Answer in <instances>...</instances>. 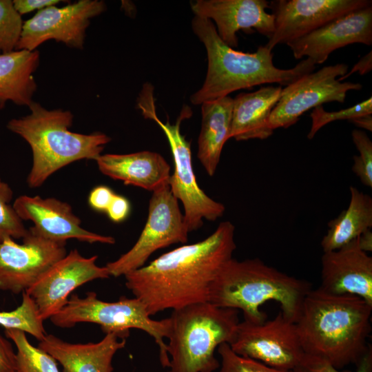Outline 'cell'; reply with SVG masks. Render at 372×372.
I'll list each match as a JSON object with an SVG mask.
<instances>
[{"label": "cell", "mask_w": 372, "mask_h": 372, "mask_svg": "<svg viewBox=\"0 0 372 372\" xmlns=\"http://www.w3.org/2000/svg\"><path fill=\"white\" fill-rule=\"evenodd\" d=\"M372 5L371 0H277L269 2L274 31L265 45L272 50L278 44L304 36L354 10Z\"/></svg>", "instance_id": "9a60e30c"}, {"label": "cell", "mask_w": 372, "mask_h": 372, "mask_svg": "<svg viewBox=\"0 0 372 372\" xmlns=\"http://www.w3.org/2000/svg\"><path fill=\"white\" fill-rule=\"evenodd\" d=\"M194 34L204 44L207 71L201 87L190 96L194 105L223 98L235 91L262 84L285 87L316 65L307 58L291 69H280L273 63L271 50L260 45L253 53L242 52L227 45L218 36L214 23L198 16L192 20Z\"/></svg>", "instance_id": "3957f363"}, {"label": "cell", "mask_w": 372, "mask_h": 372, "mask_svg": "<svg viewBox=\"0 0 372 372\" xmlns=\"http://www.w3.org/2000/svg\"><path fill=\"white\" fill-rule=\"evenodd\" d=\"M311 289L309 282L283 273L259 258L239 261L232 258L213 280L208 302L241 310L244 320L262 323L267 315L260 307L268 301H276L282 315L296 322L303 300Z\"/></svg>", "instance_id": "277c9868"}, {"label": "cell", "mask_w": 372, "mask_h": 372, "mask_svg": "<svg viewBox=\"0 0 372 372\" xmlns=\"http://www.w3.org/2000/svg\"><path fill=\"white\" fill-rule=\"evenodd\" d=\"M114 194V191L107 186H96L89 194V205L95 211L106 212Z\"/></svg>", "instance_id": "e575fe53"}, {"label": "cell", "mask_w": 372, "mask_h": 372, "mask_svg": "<svg viewBox=\"0 0 372 372\" xmlns=\"http://www.w3.org/2000/svg\"><path fill=\"white\" fill-rule=\"evenodd\" d=\"M217 349L221 357L218 372H290L274 369L256 360L240 355L233 351L226 342L220 344Z\"/></svg>", "instance_id": "1f68e13d"}, {"label": "cell", "mask_w": 372, "mask_h": 372, "mask_svg": "<svg viewBox=\"0 0 372 372\" xmlns=\"http://www.w3.org/2000/svg\"><path fill=\"white\" fill-rule=\"evenodd\" d=\"M350 194L347 209L328 223L329 229L321 241L324 252L338 249L371 229V197L353 186Z\"/></svg>", "instance_id": "d4e9b609"}, {"label": "cell", "mask_w": 372, "mask_h": 372, "mask_svg": "<svg viewBox=\"0 0 372 372\" xmlns=\"http://www.w3.org/2000/svg\"><path fill=\"white\" fill-rule=\"evenodd\" d=\"M355 372H372L371 348L356 366ZM290 372H342L327 361L304 353L300 363Z\"/></svg>", "instance_id": "d6a6232c"}, {"label": "cell", "mask_w": 372, "mask_h": 372, "mask_svg": "<svg viewBox=\"0 0 372 372\" xmlns=\"http://www.w3.org/2000/svg\"><path fill=\"white\" fill-rule=\"evenodd\" d=\"M106 10L103 1L79 0L63 7L55 6L39 10L23 22L15 50L34 51L50 39L66 46L83 49L90 19Z\"/></svg>", "instance_id": "4fadbf2b"}, {"label": "cell", "mask_w": 372, "mask_h": 372, "mask_svg": "<svg viewBox=\"0 0 372 372\" xmlns=\"http://www.w3.org/2000/svg\"><path fill=\"white\" fill-rule=\"evenodd\" d=\"M178 201L168 185L152 192L148 217L136 243L118 259L105 265L110 276H125L144 266L158 249L187 242L189 232Z\"/></svg>", "instance_id": "9c48e42d"}, {"label": "cell", "mask_w": 372, "mask_h": 372, "mask_svg": "<svg viewBox=\"0 0 372 372\" xmlns=\"http://www.w3.org/2000/svg\"><path fill=\"white\" fill-rule=\"evenodd\" d=\"M321 263L320 289L335 295L357 296L372 305V258L360 249L358 238L324 252Z\"/></svg>", "instance_id": "d6986e66"}, {"label": "cell", "mask_w": 372, "mask_h": 372, "mask_svg": "<svg viewBox=\"0 0 372 372\" xmlns=\"http://www.w3.org/2000/svg\"><path fill=\"white\" fill-rule=\"evenodd\" d=\"M28 107L29 114L10 120L7 128L23 138L32 149V165L27 177L31 188L41 186L56 171L73 162L95 161L111 141L101 132H71L74 116L69 110H48L33 101Z\"/></svg>", "instance_id": "5b68a950"}, {"label": "cell", "mask_w": 372, "mask_h": 372, "mask_svg": "<svg viewBox=\"0 0 372 372\" xmlns=\"http://www.w3.org/2000/svg\"><path fill=\"white\" fill-rule=\"evenodd\" d=\"M53 324L70 328L77 323L99 324L105 333H115L126 339L131 329H138L152 337L158 346L159 359L163 367H169V357L165 338H168L169 318L161 320L152 319L144 303L136 298L121 296L116 302L99 300L95 292H87L84 298L73 294L66 304L50 318Z\"/></svg>", "instance_id": "52a82bcc"}, {"label": "cell", "mask_w": 372, "mask_h": 372, "mask_svg": "<svg viewBox=\"0 0 372 372\" xmlns=\"http://www.w3.org/2000/svg\"><path fill=\"white\" fill-rule=\"evenodd\" d=\"M12 197V188L0 178V242L8 238L22 239L28 232L23 220L10 205Z\"/></svg>", "instance_id": "83f0119b"}, {"label": "cell", "mask_w": 372, "mask_h": 372, "mask_svg": "<svg viewBox=\"0 0 372 372\" xmlns=\"http://www.w3.org/2000/svg\"><path fill=\"white\" fill-rule=\"evenodd\" d=\"M372 114V98L362 101L355 105L337 112L325 111L322 105L313 108L310 116L311 127L307 138L311 139L324 125L338 120H351L354 117Z\"/></svg>", "instance_id": "f546056e"}, {"label": "cell", "mask_w": 372, "mask_h": 372, "mask_svg": "<svg viewBox=\"0 0 372 372\" xmlns=\"http://www.w3.org/2000/svg\"><path fill=\"white\" fill-rule=\"evenodd\" d=\"M229 345L240 355L287 371L293 370L304 355L295 322L281 311L262 323L239 322Z\"/></svg>", "instance_id": "8fae6325"}, {"label": "cell", "mask_w": 372, "mask_h": 372, "mask_svg": "<svg viewBox=\"0 0 372 372\" xmlns=\"http://www.w3.org/2000/svg\"><path fill=\"white\" fill-rule=\"evenodd\" d=\"M39 309L33 299L22 293L21 304L10 311H0V326L5 329H17L29 333L39 341L47 335Z\"/></svg>", "instance_id": "4316f807"}, {"label": "cell", "mask_w": 372, "mask_h": 372, "mask_svg": "<svg viewBox=\"0 0 372 372\" xmlns=\"http://www.w3.org/2000/svg\"><path fill=\"white\" fill-rule=\"evenodd\" d=\"M5 335L16 347L18 370L21 372H60L56 360L50 354L34 347L25 333L5 329Z\"/></svg>", "instance_id": "484cf974"}, {"label": "cell", "mask_w": 372, "mask_h": 372, "mask_svg": "<svg viewBox=\"0 0 372 372\" xmlns=\"http://www.w3.org/2000/svg\"><path fill=\"white\" fill-rule=\"evenodd\" d=\"M169 372H213L220 364L215 349L230 344L240 322L238 310L209 302L173 310L169 317Z\"/></svg>", "instance_id": "8992f818"}, {"label": "cell", "mask_w": 372, "mask_h": 372, "mask_svg": "<svg viewBox=\"0 0 372 372\" xmlns=\"http://www.w3.org/2000/svg\"><path fill=\"white\" fill-rule=\"evenodd\" d=\"M65 246L66 241L48 239L34 227L28 229L21 244L5 239L0 242V290L25 291L67 254Z\"/></svg>", "instance_id": "7c38bea8"}, {"label": "cell", "mask_w": 372, "mask_h": 372, "mask_svg": "<svg viewBox=\"0 0 372 372\" xmlns=\"http://www.w3.org/2000/svg\"><path fill=\"white\" fill-rule=\"evenodd\" d=\"M125 344L126 339L115 333L105 334L98 342L85 344L70 343L47 334L38 347L53 357L63 372H112L113 357Z\"/></svg>", "instance_id": "ffe728a7"}, {"label": "cell", "mask_w": 372, "mask_h": 372, "mask_svg": "<svg viewBox=\"0 0 372 372\" xmlns=\"http://www.w3.org/2000/svg\"><path fill=\"white\" fill-rule=\"evenodd\" d=\"M360 249L368 253L372 251V233L371 229L364 232L358 238Z\"/></svg>", "instance_id": "ab89813d"}, {"label": "cell", "mask_w": 372, "mask_h": 372, "mask_svg": "<svg viewBox=\"0 0 372 372\" xmlns=\"http://www.w3.org/2000/svg\"><path fill=\"white\" fill-rule=\"evenodd\" d=\"M39 61L37 50L0 53V108L8 101L28 107L37 90L33 74Z\"/></svg>", "instance_id": "cb8c5ba5"}, {"label": "cell", "mask_w": 372, "mask_h": 372, "mask_svg": "<svg viewBox=\"0 0 372 372\" xmlns=\"http://www.w3.org/2000/svg\"><path fill=\"white\" fill-rule=\"evenodd\" d=\"M282 87L264 86L253 92H242L233 99L229 138L237 141L266 139L273 132L268 125L270 114L278 102Z\"/></svg>", "instance_id": "7402d4cb"}, {"label": "cell", "mask_w": 372, "mask_h": 372, "mask_svg": "<svg viewBox=\"0 0 372 372\" xmlns=\"http://www.w3.org/2000/svg\"><path fill=\"white\" fill-rule=\"evenodd\" d=\"M19 218L30 220L43 236L56 241L76 239L88 243L112 245L115 239L90 231L81 227V220L71 205L55 198L22 195L12 205Z\"/></svg>", "instance_id": "e0dca14e"}, {"label": "cell", "mask_w": 372, "mask_h": 372, "mask_svg": "<svg viewBox=\"0 0 372 372\" xmlns=\"http://www.w3.org/2000/svg\"><path fill=\"white\" fill-rule=\"evenodd\" d=\"M372 305L353 295H335L319 287L305 296L296 321L304 353L338 369L357 366L371 348Z\"/></svg>", "instance_id": "7a4b0ae2"}, {"label": "cell", "mask_w": 372, "mask_h": 372, "mask_svg": "<svg viewBox=\"0 0 372 372\" xmlns=\"http://www.w3.org/2000/svg\"><path fill=\"white\" fill-rule=\"evenodd\" d=\"M130 209L129 200L125 197L115 194L105 213L112 221L118 223L128 217Z\"/></svg>", "instance_id": "d590c367"}, {"label": "cell", "mask_w": 372, "mask_h": 372, "mask_svg": "<svg viewBox=\"0 0 372 372\" xmlns=\"http://www.w3.org/2000/svg\"><path fill=\"white\" fill-rule=\"evenodd\" d=\"M97 258V256L84 257L77 249H72L25 291L34 301L43 320L59 311L77 287L110 276L105 266L96 265Z\"/></svg>", "instance_id": "5bb4252c"}, {"label": "cell", "mask_w": 372, "mask_h": 372, "mask_svg": "<svg viewBox=\"0 0 372 372\" xmlns=\"http://www.w3.org/2000/svg\"><path fill=\"white\" fill-rule=\"evenodd\" d=\"M95 161L104 175L152 192L168 185L171 176L168 163L154 152L101 154Z\"/></svg>", "instance_id": "44dd1931"}, {"label": "cell", "mask_w": 372, "mask_h": 372, "mask_svg": "<svg viewBox=\"0 0 372 372\" xmlns=\"http://www.w3.org/2000/svg\"><path fill=\"white\" fill-rule=\"evenodd\" d=\"M17 353L10 340L0 334V372H17Z\"/></svg>", "instance_id": "836d02e7"}, {"label": "cell", "mask_w": 372, "mask_h": 372, "mask_svg": "<svg viewBox=\"0 0 372 372\" xmlns=\"http://www.w3.org/2000/svg\"><path fill=\"white\" fill-rule=\"evenodd\" d=\"M17 372H21V371L18 370V371H17Z\"/></svg>", "instance_id": "60d3db41"}, {"label": "cell", "mask_w": 372, "mask_h": 372, "mask_svg": "<svg viewBox=\"0 0 372 372\" xmlns=\"http://www.w3.org/2000/svg\"><path fill=\"white\" fill-rule=\"evenodd\" d=\"M348 68L345 63L325 66L282 88L280 98L269 117V127L272 130L287 128L311 108L333 101L343 103L349 91L362 87L360 83L338 81V77L346 74Z\"/></svg>", "instance_id": "30bf717a"}, {"label": "cell", "mask_w": 372, "mask_h": 372, "mask_svg": "<svg viewBox=\"0 0 372 372\" xmlns=\"http://www.w3.org/2000/svg\"><path fill=\"white\" fill-rule=\"evenodd\" d=\"M233 99L229 96L201 104V127L198 158L207 174L214 175L222 149L229 139Z\"/></svg>", "instance_id": "603a6c76"}, {"label": "cell", "mask_w": 372, "mask_h": 372, "mask_svg": "<svg viewBox=\"0 0 372 372\" xmlns=\"http://www.w3.org/2000/svg\"><path fill=\"white\" fill-rule=\"evenodd\" d=\"M353 43L372 44V5L340 17L287 43L295 59L322 64L335 50Z\"/></svg>", "instance_id": "2e32d148"}, {"label": "cell", "mask_w": 372, "mask_h": 372, "mask_svg": "<svg viewBox=\"0 0 372 372\" xmlns=\"http://www.w3.org/2000/svg\"><path fill=\"white\" fill-rule=\"evenodd\" d=\"M23 22L11 0H0V52L16 50Z\"/></svg>", "instance_id": "f1b7e54d"}, {"label": "cell", "mask_w": 372, "mask_h": 372, "mask_svg": "<svg viewBox=\"0 0 372 372\" xmlns=\"http://www.w3.org/2000/svg\"><path fill=\"white\" fill-rule=\"evenodd\" d=\"M371 69L372 52L370 51L363 57H362L349 72H347L344 76L338 78V79L339 81L342 82V81L348 78L355 72H358L360 75H364L369 72Z\"/></svg>", "instance_id": "74e56055"}, {"label": "cell", "mask_w": 372, "mask_h": 372, "mask_svg": "<svg viewBox=\"0 0 372 372\" xmlns=\"http://www.w3.org/2000/svg\"><path fill=\"white\" fill-rule=\"evenodd\" d=\"M234 225L219 224L205 239L165 253L127 273L125 286L149 316L208 302L210 286L236 248Z\"/></svg>", "instance_id": "6da1fadb"}, {"label": "cell", "mask_w": 372, "mask_h": 372, "mask_svg": "<svg viewBox=\"0 0 372 372\" xmlns=\"http://www.w3.org/2000/svg\"><path fill=\"white\" fill-rule=\"evenodd\" d=\"M349 121L360 128L372 131V114L361 115L353 118Z\"/></svg>", "instance_id": "f35d334b"}, {"label": "cell", "mask_w": 372, "mask_h": 372, "mask_svg": "<svg viewBox=\"0 0 372 372\" xmlns=\"http://www.w3.org/2000/svg\"><path fill=\"white\" fill-rule=\"evenodd\" d=\"M266 0H196L191 2L195 16L215 23L220 38L229 47H238L237 32L254 29L269 39L274 31V16L266 9Z\"/></svg>", "instance_id": "ac0fdd59"}, {"label": "cell", "mask_w": 372, "mask_h": 372, "mask_svg": "<svg viewBox=\"0 0 372 372\" xmlns=\"http://www.w3.org/2000/svg\"><path fill=\"white\" fill-rule=\"evenodd\" d=\"M138 107L145 118L158 124L167 138L174 163L168 185L173 196L183 205L184 220L188 231L200 228L203 219L214 221L221 217L225 207L208 196L199 187L192 166L190 143L180 132L181 122L191 116L189 107H183L176 123L172 124L169 121L163 123L156 115L153 96L141 99Z\"/></svg>", "instance_id": "ba28073f"}, {"label": "cell", "mask_w": 372, "mask_h": 372, "mask_svg": "<svg viewBox=\"0 0 372 372\" xmlns=\"http://www.w3.org/2000/svg\"><path fill=\"white\" fill-rule=\"evenodd\" d=\"M63 1L59 0H13L14 8L20 15H23L35 10H41L47 7L55 6Z\"/></svg>", "instance_id": "8d00e7d4"}, {"label": "cell", "mask_w": 372, "mask_h": 372, "mask_svg": "<svg viewBox=\"0 0 372 372\" xmlns=\"http://www.w3.org/2000/svg\"><path fill=\"white\" fill-rule=\"evenodd\" d=\"M351 137L360 154L353 156L352 171L361 183L372 187V142L366 133L360 130H353Z\"/></svg>", "instance_id": "4dcf8cb0"}]
</instances>
